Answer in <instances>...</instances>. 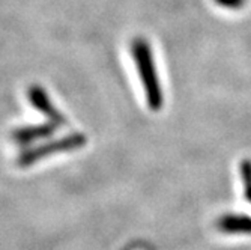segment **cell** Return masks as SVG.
Listing matches in <instances>:
<instances>
[{"label":"cell","mask_w":251,"mask_h":250,"mask_svg":"<svg viewBox=\"0 0 251 250\" xmlns=\"http://www.w3.org/2000/svg\"><path fill=\"white\" fill-rule=\"evenodd\" d=\"M131 50H132L137 71H139V76L145 87L148 104L152 110H159L163 107V92H161V86H159V79L156 74L151 45L143 38H135L132 41Z\"/></svg>","instance_id":"1"},{"label":"cell","mask_w":251,"mask_h":250,"mask_svg":"<svg viewBox=\"0 0 251 250\" xmlns=\"http://www.w3.org/2000/svg\"><path fill=\"white\" fill-rule=\"evenodd\" d=\"M84 143V138L80 134H75V136H71V138H65L62 140H59L57 143L51 145V146H42L36 151H32V152H27L21 158H20V163H23V166H27L29 163L32 162H36L39 158L45 157L51 154L53 151H66V149H73V148H78Z\"/></svg>","instance_id":"2"},{"label":"cell","mask_w":251,"mask_h":250,"mask_svg":"<svg viewBox=\"0 0 251 250\" xmlns=\"http://www.w3.org/2000/svg\"><path fill=\"white\" fill-rule=\"evenodd\" d=\"M218 229L227 234H251V217L244 214H226L218 223Z\"/></svg>","instance_id":"3"},{"label":"cell","mask_w":251,"mask_h":250,"mask_svg":"<svg viewBox=\"0 0 251 250\" xmlns=\"http://www.w3.org/2000/svg\"><path fill=\"white\" fill-rule=\"evenodd\" d=\"M29 98H30L32 104H33L38 110L44 111L45 115H49L51 119H56V121L63 122V118H62V115L59 113V110H56V109L53 107V104L50 103L47 94H44V90H42L41 87H38V86L30 87V89H29Z\"/></svg>","instance_id":"4"},{"label":"cell","mask_w":251,"mask_h":250,"mask_svg":"<svg viewBox=\"0 0 251 250\" xmlns=\"http://www.w3.org/2000/svg\"><path fill=\"white\" fill-rule=\"evenodd\" d=\"M242 179H244V187H245V197L248 202H251V162L245 160L241 166Z\"/></svg>","instance_id":"5"},{"label":"cell","mask_w":251,"mask_h":250,"mask_svg":"<svg viewBox=\"0 0 251 250\" xmlns=\"http://www.w3.org/2000/svg\"><path fill=\"white\" fill-rule=\"evenodd\" d=\"M215 3L227 9H241L245 5V0H215Z\"/></svg>","instance_id":"6"}]
</instances>
